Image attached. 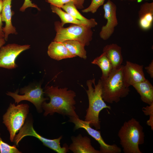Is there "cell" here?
<instances>
[{"label":"cell","mask_w":153,"mask_h":153,"mask_svg":"<svg viewBox=\"0 0 153 153\" xmlns=\"http://www.w3.org/2000/svg\"><path fill=\"white\" fill-rule=\"evenodd\" d=\"M5 41L4 38H0V49L5 44Z\"/></svg>","instance_id":"f546056e"},{"label":"cell","mask_w":153,"mask_h":153,"mask_svg":"<svg viewBox=\"0 0 153 153\" xmlns=\"http://www.w3.org/2000/svg\"><path fill=\"white\" fill-rule=\"evenodd\" d=\"M139 25L143 30L152 27L153 22V2H146L141 5L138 11Z\"/></svg>","instance_id":"9a60e30c"},{"label":"cell","mask_w":153,"mask_h":153,"mask_svg":"<svg viewBox=\"0 0 153 153\" xmlns=\"http://www.w3.org/2000/svg\"><path fill=\"white\" fill-rule=\"evenodd\" d=\"M122 65L114 70L105 79L101 80L102 97L104 101L112 103L119 102L121 99L126 97L130 91L124 82Z\"/></svg>","instance_id":"277c9868"},{"label":"cell","mask_w":153,"mask_h":153,"mask_svg":"<svg viewBox=\"0 0 153 153\" xmlns=\"http://www.w3.org/2000/svg\"><path fill=\"white\" fill-rule=\"evenodd\" d=\"M62 8L66 12L70 14L76 18L83 21L90 22L94 19L91 18L88 19L82 15L77 10V8L72 2H70L62 6Z\"/></svg>","instance_id":"7402d4cb"},{"label":"cell","mask_w":153,"mask_h":153,"mask_svg":"<svg viewBox=\"0 0 153 153\" xmlns=\"http://www.w3.org/2000/svg\"><path fill=\"white\" fill-rule=\"evenodd\" d=\"M51 5L52 12L57 14L61 19V24L62 26L66 23H71L79 25L87 26L91 28L95 27L97 23L94 19L90 22H86L79 20L66 12H64L61 8L53 5Z\"/></svg>","instance_id":"ac0fdd59"},{"label":"cell","mask_w":153,"mask_h":153,"mask_svg":"<svg viewBox=\"0 0 153 153\" xmlns=\"http://www.w3.org/2000/svg\"><path fill=\"white\" fill-rule=\"evenodd\" d=\"M95 80L94 78L86 82L88 89L86 91L89 101V106L86 110L85 120L89 122L91 127L94 126L97 130L101 127L99 118L100 112L104 109L110 110L111 107L107 105L102 98L101 80H99L96 85Z\"/></svg>","instance_id":"7a4b0ae2"},{"label":"cell","mask_w":153,"mask_h":153,"mask_svg":"<svg viewBox=\"0 0 153 153\" xmlns=\"http://www.w3.org/2000/svg\"><path fill=\"white\" fill-rule=\"evenodd\" d=\"M27 136L36 137L44 145L58 153H66L69 151V146L66 144H65L62 147L61 146L60 141L62 138V136L53 139L44 138L36 132L33 128V123L31 120H27L20 129L18 134L15 135L13 141L16 145H18L22 139Z\"/></svg>","instance_id":"52a82bcc"},{"label":"cell","mask_w":153,"mask_h":153,"mask_svg":"<svg viewBox=\"0 0 153 153\" xmlns=\"http://www.w3.org/2000/svg\"><path fill=\"white\" fill-rule=\"evenodd\" d=\"M105 0H92L90 6L87 8L82 10L84 13H95L99 8L104 4Z\"/></svg>","instance_id":"d4e9b609"},{"label":"cell","mask_w":153,"mask_h":153,"mask_svg":"<svg viewBox=\"0 0 153 153\" xmlns=\"http://www.w3.org/2000/svg\"><path fill=\"white\" fill-rule=\"evenodd\" d=\"M2 21L1 14H0V38H4L5 35L3 31L2 27Z\"/></svg>","instance_id":"f1b7e54d"},{"label":"cell","mask_w":153,"mask_h":153,"mask_svg":"<svg viewBox=\"0 0 153 153\" xmlns=\"http://www.w3.org/2000/svg\"><path fill=\"white\" fill-rule=\"evenodd\" d=\"M149 106L144 107L142 108V110L144 114L149 116V119L147 121V125L150 126L152 130H153V103Z\"/></svg>","instance_id":"484cf974"},{"label":"cell","mask_w":153,"mask_h":153,"mask_svg":"<svg viewBox=\"0 0 153 153\" xmlns=\"http://www.w3.org/2000/svg\"><path fill=\"white\" fill-rule=\"evenodd\" d=\"M3 5V1L0 0V14L1 12Z\"/></svg>","instance_id":"4dcf8cb0"},{"label":"cell","mask_w":153,"mask_h":153,"mask_svg":"<svg viewBox=\"0 0 153 153\" xmlns=\"http://www.w3.org/2000/svg\"><path fill=\"white\" fill-rule=\"evenodd\" d=\"M71 139L72 143L68 148L74 153H100L92 146L90 139L87 136L82 137L80 134L72 136Z\"/></svg>","instance_id":"4fadbf2b"},{"label":"cell","mask_w":153,"mask_h":153,"mask_svg":"<svg viewBox=\"0 0 153 153\" xmlns=\"http://www.w3.org/2000/svg\"><path fill=\"white\" fill-rule=\"evenodd\" d=\"M85 0H46L50 5L61 8V7L70 2L73 3L77 9H82L84 8L83 4Z\"/></svg>","instance_id":"603a6c76"},{"label":"cell","mask_w":153,"mask_h":153,"mask_svg":"<svg viewBox=\"0 0 153 153\" xmlns=\"http://www.w3.org/2000/svg\"><path fill=\"white\" fill-rule=\"evenodd\" d=\"M69 121L74 124V130L80 128L84 129L100 145V153H120L121 148L116 144H108L102 137L100 131L91 127L88 122L81 120L78 117H69Z\"/></svg>","instance_id":"9c48e42d"},{"label":"cell","mask_w":153,"mask_h":153,"mask_svg":"<svg viewBox=\"0 0 153 153\" xmlns=\"http://www.w3.org/2000/svg\"><path fill=\"white\" fill-rule=\"evenodd\" d=\"M29 7L35 8L39 10H40V8L37 5L32 3L30 0H25L23 5L20 9V10L23 12L27 8Z\"/></svg>","instance_id":"4316f807"},{"label":"cell","mask_w":153,"mask_h":153,"mask_svg":"<svg viewBox=\"0 0 153 153\" xmlns=\"http://www.w3.org/2000/svg\"><path fill=\"white\" fill-rule=\"evenodd\" d=\"M143 65L127 61L123 69V79L128 87L145 80L146 78L143 71Z\"/></svg>","instance_id":"7c38bea8"},{"label":"cell","mask_w":153,"mask_h":153,"mask_svg":"<svg viewBox=\"0 0 153 153\" xmlns=\"http://www.w3.org/2000/svg\"><path fill=\"white\" fill-rule=\"evenodd\" d=\"M132 86L140 95L141 100L150 105L153 103V86L147 79Z\"/></svg>","instance_id":"d6986e66"},{"label":"cell","mask_w":153,"mask_h":153,"mask_svg":"<svg viewBox=\"0 0 153 153\" xmlns=\"http://www.w3.org/2000/svg\"><path fill=\"white\" fill-rule=\"evenodd\" d=\"M118 135L124 153H142L139 145L144 143V133L143 127L135 118L125 121Z\"/></svg>","instance_id":"3957f363"},{"label":"cell","mask_w":153,"mask_h":153,"mask_svg":"<svg viewBox=\"0 0 153 153\" xmlns=\"http://www.w3.org/2000/svg\"><path fill=\"white\" fill-rule=\"evenodd\" d=\"M103 52L110 60L113 70L118 69L122 65L123 58L120 46L116 44H107L103 48Z\"/></svg>","instance_id":"2e32d148"},{"label":"cell","mask_w":153,"mask_h":153,"mask_svg":"<svg viewBox=\"0 0 153 153\" xmlns=\"http://www.w3.org/2000/svg\"><path fill=\"white\" fill-rule=\"evenodd\" d=\"M1 0L3 1V0Z\"/></svg>","instance_id":"d6a6232c"},{"label":"cell","mask_w":153,"mask_h":153,"mask_svg":"<svg viewBox=\"0 0 153 153\" xmlns=\"http://www.w3.org/2000/svg\"><path fill=\"white\" fill-rule=\"evenodd\" d=\"M47 53L51 58L58 61L75 57L62 42L56 41H53L50 44Z\"/></svg>","instance_id":"e0dca14e"},{"label":"cell","mask_w":153,"mask_h":153,"mask_svg":"<svg viewBox=\"0 0 153 153\" xmlns=\"http://www.w3.org/2000/svg\"><path fill=\"white\" fill-rule=\"evenodd\" d=\"M146 72L150 75V77L153 78V60H152L148 66L145 67Z\"/></svg>","instance_id":"83f0119b"},{"label":"cell","mask_w":153,"mask_h":153,"mask_svg":"<svg viewBox=\"0 0 153 153\" xmlns=\"http://www.w3.org/2000/svg\"><path fill=\"white\" fill-rule=\"evenodd\" d=\"M44 93L50 98L49 103L44 101L42 104L44 116L56 112L63 116L79 118L75 111L76 93L74 91L68 90L67 88L48 86L45 88Z\"/></svg>","instance_id":"6da1fadb"},{"label":"cell","mask_w":153,"mask_h":153,"mask_svg":"<svg viewBox=\"0 0 153 153\" xmlns=\"http://www.w3.org/2000/svg\"><path fill=\"white\" fill-rule=\"evenodd\" d=\"M30 48L28 44H11L3 46L0 49V67L8 69L16 68L17 66L15 62L16 58L21 52Z\"/></svg>","instance_id":"30bf717a"},{"label":"cell","mask_w":153,"mask_h":153,"mask_svg":"<svg viewBox=\"0 0 153 153\" xmlns=\"http://www.w3.org/2000/svg\"><path fill=\"white\" fill-rule=\"evenodd\" d=\"M12 0H3V8L1 14L2 21L5 22V27H3L5 35L4 39L7 40L8 35L11 34H16V28L12 23V17L14 12L11 10V3Z\"/></svg>","instance_id":"5bb4252c"},{"label":"cell","mask_w":153,"mask_h":153,"mask_svg":"<svg viewBox=\"0 0 153 153\" xmlns=\"http://www.w3.org/2000/svg\"><path fill=\"white\" fill-rule=\"evenodd\" d=\"M18 91L15 92H8L6 94L12 97L15 103H18L21 101L27 100L32 103L36 107L37 111L40 113L42 112V104L43 102L48 99L44 98V94L40 84L29 86L21 88L20 93L23 95L18 94Z\"/></svg>","instance_id":"ba28073f"},{"label":"cell","mask_w":153,"mask_h":153,"mask_svg":"<svg viewBox=\"0 0 153 153\" xmlns=\"http://www.w3.org/2000/svg\"><path fill=\"white\" fill-rule=\"evenodd\" d=\"M29 108L27 104H21L16 106L10 103L3 115V123L9 132L11 142H13L16 133L23 125L29 112Z\"/></svg>","instance_id":"8992f818"},{"label":"cell","mask_w":153,"mask_h":153,"mask_svg":"<svg viewBox=\"0 0 153 153\" xmlns=\"http://www.w3.org/2000/svg\"><path fill=\"white\" fill-rule=\"evenodd\" d=\"M54 25L56 33L53 41L62 42L67 40H76L85 46L88 45L92 39L91 28L87 26L72 24L64 27L59 21L56 22Z\"/></svg>","instance_id":"5b68a950"},{"label":"cell","mask_w":153,"mask_h":153,"mask_svg":"<svg viewBox=\"0 0 153 153\" xmlns=\"http://www.w3.org/2000/svg\"><path fill=\"white\" fill-rule=\"evenodd\" d=\"M92 63L98 66L102 72L101 79L103 80L106 79L112 72L113 69L110 60L103 52L99 56L95 58Z\"/></svg>","instance_id":"ffe728a7"},{"label":"cell","mask_w":153,"mask_h":153,"mask_svg":"<svg viewBox=\"0 0 153 153\" xmlns=\"http://www.w3.org/2000/svg\"><path fill=\"white\" fill-rule=\"evenodd\" d=\"M69 51L75 56L86 59V52L85 46L79 41L75 40H67L61 42Z\"/></svg>","instance_id":"44dd1931"},{"label":"cell","mask_w":153,"mask_h":153,"mask_svg":"<svg viewBox=\"0 0 153 153\" xmlns=\"http://www.w3.org/2000/svg\"><path fill=\"white\" fill-rule=\"evenodd\" d=\"M103 9L104 18L107 20V22L102 27L99 36L102 39L106 40L109 39L113 34L118 23L116 16V6L112 1L108 0L103 4Z\"/></svg>","instance_id":"8fae6325"},{"label":"cell","mask_w":153,"mask_h":153,"mask_svg":"<svg viewBox=\"0 0 153 153\" xmlns=\"http://www.w3.org/2000/svg\"><path fill=\"white\" fill-rule=\"evenodd\" d=\"M120 0V1H123V0Z\"/></svg>","instance_id":"1f68e13d"},{"label":"cell","mask_w":153,"mask_h":153,"mask_svg":"<svg viewBox=\"0 0 153 153\" xmlns=\"http://www.w3.org/2000/svg\"><path fill=\"white\" fill-rule=\"evenodd\" d=\"M16 146H10L4 142L0 137V153H21Z\"/></svg>","instance_id":"cb8c5ba5"}]
</instances>
